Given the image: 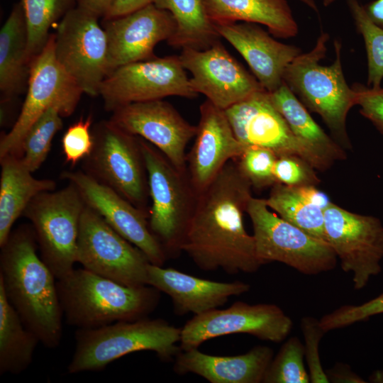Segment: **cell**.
Listing matches in <instances>:
<instances>
[{"label":"cell","instance_id":"1","mask_svg":"<svg viewBox=\"0 0 383 383\" xmlns=\"http://www.w3.org/2000/svg\"><path fill=\"white\" fill-rule=\"evenodd\" d=\"M252 187L236 160L229 161L197 194L179 250L204 270L222 269L229 274L256 272L262 263L257 256L253 235L248 233L244 225Z\"/></svg>","mask_w":383,"mask_h":383},{"label":"cell","instance_id":"2","mask_svg":"<svg viewBox=\"0 0 383 383\" xmlns=\"http://www.w3.org/2000/svg\"><path fill=\"white\" fill-rule=\"evenodd\" d=\"M32 226L12 230L0 247V287L27 328L48 348L62 337L63 313L57 279L37 253Z\"/></svg>","mask_w":383,"mask_h":383},{"label":"cell","instance_id":"3","mask_svg":"<svg viewBox=\"0 0 383 383\" xmlns=\"http://www.w3.org/2000/svg\"><path fill=\"white\" fill-rule=\"evenodd\" d=\"M148 286L123 285L83 267L57 280L63 316L77 329L147 317L157 306L160 292Z\"/></svg>","mask_w":383,"mask_h":383},{"label":"cell","instance_id":"4","mask_svg":"<svg viewBox=\"0 0 383 383\" xmlns=\"http://www.w3.org/2000/svg\"><path fill=\"white\" fill-rule=\"evenodd\" d=\"M329 35L322 32L314 47L297 55L285 68L283 82L300 101L318 113L329 128L333 138L343 148L351 149L346 119L356 105V94L345 80L341 60V43L334 42L335 60L323 65Z\"/></svg>","mask_w":383,"mask_h":383},{"label":"cell","instance_id":"5","mask_svg":"<svg viewBox=\"0 0 383 383\" xmlns=\"http://www.w3.org/2000/svg\"><path fill=\"white\" fill-rule=\"evenodd\" d=\"M69 374L100 371L130 353L149 350L162 360L177 355L181 328L162 319L147 317L118 321L101 327L77 329Z\"/></svg>","mask_w":383,"mask_h":383},{"label":"cell","instance_id":"6","mask_svg":"<svg viewBox=\"0 0 383 383\" xmlns=\"http://www.w3.org/2000/svg\"><path fill=\"white\" fill-rule=\"evenodd\" d=\"M86 203L71 182L57 191L35 196L23 215L31 223L40 256L60 279L74 269L81 217Z\"/></svg>","mask_w":383,"mask_h":383},{"label":"cell","instance_id":"7","mask_svg":"<svg viewBox=\"0 0 383 383\" xmlns=\"http://www.w3.org/2000/svg\"><path fill=\"white\" fill-rule=\"evenodd\" d=\"M246 213L252 224L256 254L262 265L279 262L309 275L335 267L337 256L326 241L271 212L265 199L252 196Z\"/></svg>","mask_w":383,"mask_h":383},{"label":"cell","instance_id":"8","mask_svg":"<svg viewBox=\"0 0 383 383\" xmlns=\"http://www.w3.org/2000/svg\"><path fill=\"white\" fill-rule=\"evenodd\" d=\"M92 134L94 145L84 159V171L148 213V174L140 137L110 120L96 123Z\"/></svg>","mask_w":383,"mask_h":383},{"label":"cell","instance_id":"9","mask_svg":"<svg viewBox=\"0 0 383 383\" xmlns=\"http://www.w3.org/2000/svg\"><path fill=\"white\" fill-rule=\"evenodd\" d=\"M148 174L151 232L169 251H179L183 231L193 212L197 194L187 172L177 170L154 145L140 138Z\"/></svg>","mask_w":383,"mask_h":383},{"label":"cell","instance_id":"10","mask_svg":"<svg viewBox=\"0 0 383 383\" xmlns=\"http://www.w3.org/2000/svg\"><path fill=\"white\" fill-rule=\"evenodd\" d=\"M82 89L57 62L55 34L30 64L27 94L20 114L12 128L1 136L0 158L6 155L21 157L22 140L33 123L50 107H57L62 117L75 110Z\"/></svg>","mask_w":383,"mask_h":383},{"label":"cell","instance_id":"11","mask_svg":"<svg viewBox=\"0 0 383 383\" xmlns=\"http://www.w3.org/2000/svg\"><path fill=\"white\" fill-rule=\"evenodd\" d=\"M77 262L96 274L123 285H148L146 255L86 205L77 247Z\"/></svg>","mask_w":383,"mask_h":383},{"label":"cell","instance_id":"12","mask_svg":"<svg viewBox=\"0 0 383 383\" xmlns=\"http://www.w3.org/2000/svg\"><path fill=\"white\" fill-rule=\"evenodd\" d=\"M97 16L77 6L60 20L55 34L57 62L84 94L96 96L109 73L106 33Z\"/></svg>","mask_w":383,"mask_h":383},{"label":"cell","instance_id":"13","mask_svg":"<svg viewBox=\"0 0 383 383\" xmlns=\"http://www.w3.org/2000/svg\"><path fill=\"white\" fill-rule=\"evenodd\" d=\"M108 111L135 102L162 99L170 96L192 99L198 94L179 55H170L121 66L102 82L99 94Z\"/></svg>","mask_w":383,"mask_h":383},{"label":"cell","instance_id":"14","mask_svg":"<svg viewBox=\"0 0 383 383\" xmlns=\"http://www.w3.org/2000/svg\"><path fill=\"white\" fill-rule=\"evenodd\" d=\"M326 242L345 272L353 273L354 288L363 289L381 272L383 224L378 218L349 211L334 203L324 211Z\"/></svg>","mask_w":383,"mask_h":383},{"label":"cell","instance_id":"15","mask_svg":"<svg viewBox=\"0 0 383 383\" xmlns=\"http://www.w3.org/2000/svg\"><path fill=\"white\" fill-rule=\"evenodd\" d=\"M292 319L275 304H248L238 301L225 309H214L195 315L181 328L182 350L198 348L216 337L247 333L261 340L279 343L291 332Z\"/></svg>","mask_w":383,"mask_h":383},{"label":"cell","instance_id":"16","mask_svg":"<svg viewBox=\"0 0 383 383\" xmlns=\"http://www.w3.org/2000/svg\"><path fill=\"white\" fill-rule=\"evenodd\" d=\"M224 111L235 136L245 147L265 148L277 157L296 155L321 171L331 166L295 136L266 90H260Z\"/></svg>","mask_w":383,"mask_h":383},{"label":"cell","instance_id":"17","mask_svg":"<svg viewBox=\"0 0 383 383\" xmlns=\"http://www.w3.org/2000/svg\"><path fill=\"white\" fill-rule=\"evenodd\" d=\"M184 68L192 74L190 85L194 92L226 110L264 89L220 41L209 48H183L179 55Z\"/></svg>","mask_w":383,"mask_h":383},{"label":"cell","instance_id":"18","mask_svg":"<svg viewBox=\"0 0 383 383\" xmlns=\"http://www.w3.org/2000/svg\"><path fill=\"white\" fill-rule=\"evenodd\" d=\"M109 120L154 145L177 170L187 172L186 148L196 126L171 104L162 99L128 104L112 111Z\"/></svg>","mask_w":383,"mask_h":383},{"label":"cell","instance_id":"19","mask_svg":"<svg viewBox=\"0 0 383 383\" xmlns=\"http://www.w3.org/2000/svg\"><path fill=\"white\" fill-rule=\"evenodd\" d=\"M62 177L74 184L86 204L124 238L139 248L150 262L162 266L167 254L150 231L148 213L84 171H65Z\"/></svg>","mask_w":383,"mask_h":383},{"label":"cell","instance_id":"20","mask_svg":"<svg viewBox=\"0 0 383 383\" xmlns=\"http://www.w3.org/2000/svg\"><path fill=\"white\" fill-rule=\"evenodd\" d=\"M104 20L109 73L128 64L155 58V47L162 40L167 41L176 28L171 13L154 4Z\"/></svg>","mask_w":383,"mask_h":383},{"label":"cell","instance_id":"21","mask_svg":"<svg viewBox=\"0 0 383 383\" xmlns=\"http://www.w3.org/2000/svg\"><path fill=\"white\" fill-rule=\"evenodd\" d=\"M199 112L194 142L187 154L188 177L197 194L245 148L235 136L224 110L206 100L201 104Z\"/></svg>","mask_w":383,"mask_h":383},{"label":"cell","instance_id":"22","mask_svg":"<svg viewBox=\"0 0 383 383\" xmlns=\"http://www.w3.org/2000/svg\"><path fill=\"white\" fill-rule=\"evenodd\" d=\"M214 25L220 37L240 54L269 93L282 85L285 68L302 52L299 47L276 40L259 24L235 22Z\"/></svg>","mask_w":383,"mask_h":383},{"label":"cell","instance_id":"23","mask_svg":"<svg viewBox=\"0 0 383 383\" xmlns=\"http://www.w3.org/2000/svg\"><path fill=\"white\" fill-rule=\"evenodd\" d=\"M147 284L169 295L179 314L205 313L250 290L243 282L211 281L152 263L148 267Z\"/></svg>","mask_w":383,"mask_h":383},{"label":"cell","instance_id":"24","mask_svg":"<svg viewBox=\"0 0 383 383\" xmlns=\"http://www.w3.org/2000/svg\"><path fill=\"white\" fill-rule=\"evenodd\" d=\"M272 357V349L264 345L235 356L211 355L194 348L177 355L174 369L180 374L194 373L211 383H260Z\"/></svg>","mask_w":383,"mask_h":383},{"label":"cell","instance_id":"25","mask_svg":"<svg viewBox=\"0 0 383 383\" xmlns=\"http://www.w3.org/2000/svg\"><path fill=\"white\" fill-rule=\"evenodd\" d=\"M0 247L7 240L12 227L38 194L55 190L56 182L36 179L20 157L6 155L0 158Z\"/></svg>","mask_w":383,"mask_h":383},{"label":"cell","instance_id":"26","mask_svg":"<svg viewBox=\"0 0 383 383\" xmlns=\"http://www.w3.org/2000/svg\"><path fill=\"white\" fill-rule=\"evenodd\" d=\"M206 4L213 24L240 21L260 24L281 38H293L299 32L287 0H206Z\"/></svg>","mask_w":383,"mask_h":383},{"label":"cell","instance_id":"27","mask_svg":"<svg viewBox=\"0 0 383 383\" xmlns=\"http://www.w3.org/2000/svg\"><path fill=\"white\" fill-rule=\"evenodd\" d=\"M31 60L23 8L14 5L0 30V91L9 101L28 85Z\"/></svg>","mask_w":383,"mask_h":383},{"label":"cell","instance_id":"28","mask_svg":"<svg viewBox=\"0 0 383 383\" xmlns=\"http://www.w3.org/2000/svg\"><path fill=\"white\" fill-rule=\"evenodd\" d=\"M269 95L292 133L313 152L329 165L346 158L345 149L325 133L284 82Z\"/></svg>","mask_w":383,"mask_h":383},{"label":"cell","instance_id":"29","mask_svg":"<svg viewBox=\"0 0 383 383\" xmlns=\"http://www.w3.org/2000/svg\"><path fill=\"white\" fill-rule=\"evenodd\" d=\"M206 0H155L157 7L171 13L176 28L167 41L179 48L204 50L220 41V35L210 19Z\"/></svg>","mask_w":383,"mask_h":383},{"label":"cell","instance_id":"30","mask_svg":"<svg viewBox=\"0 0 383 383\" xmlns=\"http://www.w3.org/2000/svg\"><path fill=\"white\" fill-rule=\"evenodd\" d=\"M38 343L0 287V374L18 375L27 370Z\"/></svg>","mask_w":383,"mask_h":383},{"label":"cell","instance_id":"31","mask_svg":"<svg viewBox=\"0 0 383 383\" xmlns=\"http://www.w3.org/2000/svg\"><path fill=\"white\" fill-rule=\"evenodd\" d=\"M269 209L282 218L325 241L324 209L311 201L301 187L276 183L265 199Z\"/></svg>","mask_w":383,"mask_h":383},{"label":"cell","instance_id":"32","mask_svg":"<svg viewBox=\"0 0 383 383\" xmlns=\"http://www.w3.org/2000/svg\"><path fill=\"white\" fill-rule=\"evenodd\" d=\"M77 0H20L27 33L28 55L30 60L46 45L52 25L74 7Z\"/></svg>","mask_w":383,"mask_h":383},{"label":"cell","instance_id":"33","mask_svg":"<svg viewBox=\"0 0 383 383\" xmlns=\"http://www.w3.org/2000/svg\"><path fill=\"white\" fill-rule=\"evenodd\" d=\"M62 116L55 106L48 109L30 126L20 148L22 162L32 172L44 162L50 150L52 140L62 129Z\"/></svg>","mask_w":383,"mask_h":383},{"label":"cell","instance_id":"34","mask_svg":"<svg viewBox=\"0 0 383 383\" xmlns=\"http://www.w3.org/2000/svg\"><path fill=\"white\" fill-rule=\"evenodd\" d=\"M348 8L358 33L364 40L367 60V86L379 88L383 79V28L374 23L364 6L348 0Z\"/></svg>","mask_w":383,"mask_h":383},{"label":"cell","instance_id":"35","mask_svg":"<svg viewBox=\"0 0 383 383\" xmlns=\"http://www.w3.org/2000/svg\"><path fill=\"white\" fill-rule=\"evenodd\" d=\"M304 347L297 337L289 338L270 362L263 379L265 383H309L304 363Z\"/></svg>","mask_w":383,"mask_h":383},{"label":"cell","instance_id":"36","mask_svg":"<svg viewBox=\"0 0 383 383\" xmlns=\"http://www.w3.org/2000/svg\"><path fill=\"white\" fill-rule=\"evenodd\" d=\"M277 157V155L270 149L248 146L235 160L239 170L252 187L262 189L277 183L273 174Z\"/></svg>","mask_w":383,"mask_h":383},{"label":"cell","instance_id":"37","mask_svg":"<svg viewBox=\"0 0 383 383\" xmlns=\"http://www.w3.org/2000/svg\"><path fill=\"white\" fill-rule=\"evenodd\" d=\"M315 168L304 159L292 155L278 156L273 174L276 182L290 187L316 186L320 179Z\"/></svg>","mask_w":383,"mask_h":383},{"label":"cell","instance_id":"38","mask_svg":"<svg viewBox=\"0 0 383 383\" xmlns=\"http://www.w3.org/2000/svg\"><path fill=\"white\" fill-rule=\"evenodd\" d=\"M383 313V293L360 305H345L326 314L319 321L326 333L343 328L371 316Z\"/></svg>","mask_w":383,"mask_h":383},{"label":"cell","instance_id":"39","mask_svg":"<svg viewBox=\"0 0 383 383\" xmlns=\"http://www.w3.org/2000/svg\"><path fill=\"white\" fill-rule=\"evenodd\" d=\"M92 118H81L67 129L62 138V148L67 162L75 165L91 153L94 138L91 130Z\"/></svg>","mask_w":383,"mask_h":383},{"label":"cell","instance_id":"40","mask_svg":"<svg viewBox=\"0 0 383 383\" xmlns=\"http://www.w3.org/2000/svg\"><path fill=\"white\" fill-rule=\"evenodd\" d=\"M301 327L304 338V357L309 367L310 382H329L319 356V343L326 333L320 324V321L313 317L306 316L301 319Z\"/></svg>","mask_w":383,"mask_h":383},{"label":"cell","instance_id":"41","mask_svg":"<svg viewBox=\"0 0 383 383\" xmlns=\"http://www.w3.org/2000/svg\"><path fill=\"white\" fill-rule=\"evenodd\" d=\"M360 113L383 134V87L372 88L360 83L352 87Z\"/></svg>","mask_w":383,"mask_h":383},{"label":"cell","instance_id":"42","mask_svg":"<svg viewBox=\"0 0 383 383\" xmlns=\"http://www.w3.org/2000/svg\"><path fill=\"white\" fill-rule=\"evenodd\" d=\"M155 0H115L104 19L120 17L140 9Z\"/></svg>","mask_w":383,"mask_h":383},{"label":"cell","instance_id":"43","mask_svg":"<svg viewBox=\"0 0 383 383\" xmlns=\"http://www.w3.org/2000/svg\"><path fill=\"white\" fill-rule=\"evenodd\" d=\"M329 382L335 383H364L360 376L353 372L346 365L338 364L326 372Z\"/></svg>","mask_w":383,"mask_h":383},{"label":"cell","instance_id":"44","mask_svg":"<svg viewBox=\"0 0 383 383\" xmlns=\"http://www.w3.org/2000/svg\"><path fill=\"white\" fill-rule=\"evenodd\" d=\"M115 0H77V6L98 17H105Z\"/></svg>","mask_w":383,"mask_h":383},{"label":"cell","instance_id":"45","mask_svg":"<svg viewBox=\"0 0 383 383\" xmlns=\"http://www.w3.org/2000/svg\"><path fill=\"white\" fill-rule=\"evenodd\" d=\"M364 8L371 20L383 28V0L373 1Z\"/></svg>","mask_w":383,"mask_h":383},{"label":"cell","instance_id":"46","mask_svg":"<svg viewBox=\"0 0 383 383\" xmlns=\"http://www.w3.org/2000/svg\"><path fill=\"white\" fill-rule=\"evenodd\" d=\"M370 382L383 383V370H375L369 378Z\"/></svg>","mask_w":383,"mask_h":383},{"label":"cell","instance_id":"47","mask_svg":"<svg viewBox=\"0 0 383 383\" xmlns=\"http://www.w3.org/2000/svg\"><path fill=\"white\" fill-rule=\"evenodd\" d=\"M300 2L303 3L304 5L308 6L311 10L318 12V6L314 0H298Z\"/></svg>","mask_w":383,"mask_h":383},{"label":"cell","instance_id":"48","mask_svg":"<svg viewBox=\"0 0 383 383\" xmlns=\"http://www.w3.org/2000/svg\"><path fill=\"white\" fill-rule=\"evenodd\" d=\"M337 1L338 0H322V3L325 6H329Z\"/></svg>","mask_w":383,"mask_h":383}]
</instances>
